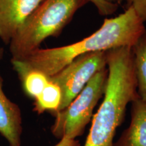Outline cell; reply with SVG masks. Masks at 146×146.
Returning <instances> with one entry per match:
<instances>
[{
	"instance_id": "1",
	"label": "cell",
	"mask_w": 146,
	"mask_h": 146,
	"mask_svg": "<svg viewBox=\"0 0 146 146\" xmlns=\"http://www.w3.org/2000/svg\"><path fill=\"white\" fill-rule=\"evenodd\" d=\"M145 30L143 22L133 8H128L118 16L105 18L98 30L81 41L64 46L39 48L23 60L11 62L18 74L35 70L51 77L82 55L133 47Z\"/></svg>"
},
{
	"instance_id": "2",
	"label": "cell",
	"mask_w": 146,
	"mask_h": 146,
	"mask_svg": "<svg viewBox=\"0 0 146 146\" xmlns=\"http://www.w3.org/2000/svg\"><path fill=\"white\" fill-rule=\"evenodd\" d=\"M106 56L108 74L104 99L93 116L84 146H114L127 106L139 96L132 47L111 49Z\"/></svg>"
},
{
	"instance_id": "3",
	"label": "cell",
	"mask_w": 146,
	"mask_h": 146,
	"mask_svg": "<svg viewBox=\"0 0 146 146\" xmlns=\"http://www.w3.org/2000/svg\"><path fill=\"white\" fill-rule=\"evenodd\" d=\"M89 0H43L9 43L11 60H21L41 48L49 37H57Z\"/></svg>"
},
{
	"instance_id": "4",
	"label": "cell",
	"mask_w": 146,
	"mask_h": 146,
	"mask_svg": "<svg viewBox=\"0 0 146 146\" xmlns=\"http://www.w3.org/2000/svg\"><path fill=\"white\" fill-rule=\"evenodd\" d=\"M108 74L107 67L97 72L65 108L54 114V123L51 127L53 135L59 139L65 137L76 139L83 134L104 94Z\"/></svg>"
},
{
	"instance_id": "5",
	"label": "cell",
	"mask_w": 146,
	"mask_h": 146,
	"mask_svg": "<svg viewBox=\"0 0 146 146\" xmlns=\"http://www.w3.org/2000/svg\"><path fill=\"white\" fill-rule=\"evenodd\" d=\"M106 67V51L89 53L78 56L50 77L51 81L57 84L62 91V100L58 111L65 108L95 74Z\"/></svg>"
},
{
	"instance_id": "6",
	"label": "cell",
	"mask_w": 146,
	"mask_h": 146,
	"mask_svg": "<svg viewBox=\"0 0 146 146\" xmlns=\"http://www.w3.org/2000/svg\"><path fill=\"white\" fill-rule=\"evenodd\" d=\"M43 0H0V40L9 45L14 35Z\"/></svg>"
},
{
	"instance_id": "7",
	"label": "cell",
	"mask_w": 146,
	"mask_h": 146,
	"mask_svg": "<svg viewBox=\"0 0 146 146\" xmlns=\"http://www.w3.org/2000/svg\"><path fill=\"white\" fill-rule=\"evenodd\" d=\"M4 49L0 47V62ZM3 80L0 74V134L10 146H21L23 118L21 108L7 97L3 89Z\"/></svg>"
},
{
	"instance_id": "8",
	"label": "cell",
	"mask_w": 146,
	"mask_h": 146,
	"mask_svg": "<svg viewBox=\"0 0 146 146\" xmlns=\"http://www.w3.org/2000/svg\"><path fill=\"white\" fill-rule=\"evenodd\" d=\"M131 103L130 124L114 146H146V101L138 96Z\"/></svg>"
},
{
	"instance_id": "9",
	"label": "cell",
	"mask_w": 146,
	"mask_h": 146,
	"mask_svg": "<svg viewBox=\"0 0 146 146\" xmlns=\"http://www.w3.org/2000/svg\"><path fill=\"white\" fill-rule=\"evenodd\" d=\"M62 100L60 87L50 79V81L35 99H34V111L38 114L45 112L55 114L59 110Z\"/></svg>"
},
{
	"instance_id": "10",
	"label": "cell",
	"mask_w": 146,
	"mask_h": 146,
	"mask_svg": "<svg viewBox=\"0 0 146 146\" xmlns=\"http://www.w3.org/2000/svg\"><path fill=\"white\" fill-rule=\"evenodd\" d=\"M139 96L146 101V30L132 47Z\"/></svg>"
},
{
	"instance_id": "11",
	"label": "cell",
	"mask_w": 146,
	"mask_h": 146,
	"mask_svg": "<svg viewBox=\"0 0 146 146\" xmlns=\"http://www.w3.org/2000/svg\"><path fill=\"white\" fill-rule=\"evenodd\" d=\"M18 76L22 82L25 94L33 99H35L41 94L50 81L49 76L35 70H27L18 74Z\"/></svg>"
},
{
	"instance_id": "12",
	"label": "cell",
	"mask_w": 146,
	"mask_h": 146,
	"mask_svg": "<svg viewBox=\"0 0 146 146\" xmlns=\"http://www.w3.org/2000/svg\"><path fill=\"white\" fill-rule=\"evenodd\" d=\"M89 2L92 3L101 16L112 15L117 10L118 5L108 2L106 0H89Z\"/></svg>"
},
{
	"instance_id": "13",
	"label": "cell",
	"mask_w": 146,
	"mask_h": 146,
	"mask_svg": "<svg viewBox=\"0 0 146 146\" xmlns=\"http://www.w3.org/2000/svg\"><path fill=\"white\" fill-rule=\"evenodd\" d=\"M127 8H131L142 21H146V0H125Z\"/></svg>"
},
{
	"instance_id": "14",
	"label": "cell",
	"mask_w": 146,
	"mask_h": 146,
	"mask_svg": "<svg viewBox=\"0 0 146 146\" xmlns=\"http://www.w3.org/2000/svg\"><path fill=\"white\" fill-rule=\"evenodd\" d=\"M54 146H81V144L78 140L65 137L60 139V141Z\"/></svg>"
},
{
	"instance_id": "15",
	"label": "cell",
	"mask_w": 146,
	"mask_h": 146,
	"mask_svg": "<svg viewBox=\"0 0 146 146\" xmlns=\"http://www.w3.org/2000/svg\"><path fill=\"white\" fill-rule=\"evenodd\" d=\"M106 1H108V2L115 3V4L119 5H121L123 1H125V0H106Z\"/></svg>"
}]
</instances>
